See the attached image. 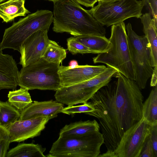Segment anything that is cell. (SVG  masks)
<instances>
[{
    "instance_id": "obj_29",
    "label": "cell",
    "mask_w": 157,
    "mask_h": 157,
    "mask_svg": "<svg viewBox=\"0 0 157 157\" xmlns=\"http://www.w3.org/2000/svg\"><path fill=\"white\" fill-rule=\"evenodd\" d=\"M144 6H145L152 19L157 23V0H142Z\"/></svg>"
},
{
    "instance_id": "obj_24",
    "label": "cell",
    "mask_w": 157,
    "mask_h": 157,
    "mask_svg": "<svg viewBox=\"0 0 157 157\" xmlns=\"http://www.w3.org/2000/svg\"><path fill=\"white\" fill-rule=\"evenodd\" d=\"M66 56L65 49L56 42L50 40L42 58L48 62L60 65Z\"/></svg>"
},
{
    "instance_id": "obj_26",
    "label": "cell",
    "mask_w": 157,
    "mask_h": 157,
    "mask_svg": "<svg viewBox=\"0 0 157 157\" xmlns=\"http://www.w3.org/2000/svg\"><path fill=\"white\" fill-rule=\"evenodd\" d=\"M94 110L93 107L87 102L82 105H69L63 108L60 113L68 115L83 113L92 111Z\"/></svg>"
},
{
    "instance_id": "obj_5",
    "label": "cell",
    "mask_w": 157,
    "mask_h": 157,
    "mask_svg": "<svg viewBox=\"0 0 157 157\" xmlns=\"http://www.w3.org/2000/svg\"><path fill=\"white\" fill-rule=\"evenodd\" d=\"M104 143L103 136L99 131L79 136L59 137L46 156L98 157Z\"/></svg>"
},
{
    "instance_id": "obj_27",
    "label": "cell",
    "mask_w": 157,
    "mask_h": 157,
    "mask_svg": "<svg viewBox=\"0 0 157 157\" xmlns=\"http://www.w3.org/2000/svg\"><path fill=\"white\" fill-rule=\"evenodd\" d=\"M10 143L8 130L0 126V157H6Z\"/></svg>"
},
{
    "instance_id": "obj_20",
    "label": "cell",
    "mask_w": 157,
    "mask_h": 157,
    "mask_svg": "<svg viewBox=\"0 0 157 157\" xmlns=\"http://www.w3.org/2000/svg\"><path fill=\"white\" fill-rule=\"evenodd\" d=\"M46 148L38 144L21 143L7 152L6 157H45Z\"/></svg>"
},
{
    "instance_id": "obj_3",
    "label": "cell",
    "mask_w": 157,
    "mask_h": 157,
    "mask_svg": "<svg viewBox=\"0 0 157 157\" xmlns=\"http://www.w3.org/2000/svg\"><path fill=\"white\" fill-rule=\"evenodd\" d=\"M109 39L112 44L111 48L106 52L98 54L93 58V62L105 64L126 78L135 81L124 21L111 25V36Z\"/></svg>"
},
{
    "instance_id": "obj_9",
    "label": "cell",
    "mask_w": 157,
    "mask_h": 157,
    "mask_svg": "<svg viewBox=\"0 0 157 157\" xmlns=\"http://www.w3.org/2000/svg\"><path fill=\"white\" fill-rule=\"evenodd\" d=\"M125 28L135 81L140 89H144L153 70L150 63L148 41L145 35L140 36L136 34L130 23Z\"/></svg>"
},
{
    "instance_id": "obj_12",
    "label": "cell",
    "mask_w": 157,
    "mask_h": 157,
    "mask_svg": "<svg viewBox=\"0 0 157 157\" xmlns=\"http://www.w3.org/2000/svg\"><path fill=\"white\" fill-rule=\"evenodd\" d=\"M49 120L41 117L16 121L6 128L11 143L20 142L39 136Z\"/></svg>"
},
{
    "instance_id": "obj_30",
    "label": "cell",
    "mask_w": 157,
    "mask_h": 157,
    "mask_svg": "<svg viewBox=\"0 0 157 157\" xmlns=\"http://www.w3.org/2000/svg\"><path fill=\"white\" fill-rule=\"evenodd\" d=\"M150 135L155 157H157V125L151 126Z\"/></svg>"
},
{
    "instance_id": "obj_35",
    "label": "cell",
    "mask_w": 157,
    "mask_h": 157,
    "mask_svg": "<svg viewBox=\"0 0 157 157\" xmlns=\"http://www.w3.org/2000/svg\"><path fill=\"white\" fill-rule=\"evenodd\" d=\"M49 1H52V2L54 3H55V2H59L60 1H61V0H47Z\"/></svg>"
},
{
    "instance_id": "obj_15",
    "label": "cell",
    "mask_w": 157,
    "mask_h": 157,
    "mask_svg": "<svg viewBox=\"0 0 157 157\" xmlns=\"http://www.w3.org/2000/svg\"><path fill=\"white\" fill-rule=\"evenodd\" d=\"M19 72L13 56L0 50V90H16Z\"/></svg>"
},
{
    "instance_id": "obj_16",
    "label": "cell",
    "mask_w": 157,
    "mask_h": 157,
    "mask_svg": "<svg viewBox=\"0 0 157 157\" xmlns=\"http://www.w3.org/2000/svg\"><path fill=\"white\" fill-rule=\"evenodd\" d=\"M140 18L143 26V32L148 42L151 65L154 67L157 66V23L149 13L142 15Z\"/></svg>"
},
{
    "instance_id": "obj_6",
    "label": "cell",
    "mask_w": 157,
    "mask_h": 157,
    "mask_svg": "<svg viewBox=\"0 0 157 157\" xmlns=\"http://www.w3.org/2000/svg\"><path fill=\"white\" fill-rule=\"evenodd\" d=\"M60 65L42 58L22 67L18 76V86L29 90L56 91L61 87L58 73Z\"/></svg>"
},
{
    "instance_id": "obj_22",
    "label": "cell",
    "mask_w": 157,
    "mask_h": 157,
    "mask_svg": "<svg viewBox=\"0 0 157 157\" xmlns=\"http://www.w3.org/2000/svg\"><path fill=\"white\" fill-rule=\"evenodd\" d=\"M28 90L22 87L9 91L8 102L20 112L33 102Z\"/></svg>"
},
{
    "instance_id": "obj_31",
    "label": "cell",
    "mask_w": 157,
    "mask_h": 157,
    "mask_svg": "<svg viewBox=\"0 0 157 157\" xmlns=\"http://www.w3.org/2000/svg\"><path fill=\"white\" fill-rule=\"evenodd\" d=\"M80 4L86 7H93L98 0H76Z\"/></svg>"
},
{
    "instance_id": "obj_28",
    "label": "cell",
    "mask_w": 157,
    "mask_h": 157,
    "mask_svg": "<svg viewBox=\"0 0 157 157\" xmlns=\"http://www.w3.org/2000/svg\"><path fill=\"white\" fill-rule=\"evenodd\" d=\"M139 157H155L150 133L145 140Z\"/></svg>"
},
{
    "instance_id": "obj_37",
    "label": "cell",
    "mask_w": 157,
    "mask_h": 157,
    "mask_svg": "<svg viewBox=\"0 0 157 157\" xmlns=\"http://www.w3.org/2000/svg\"><path fill=\"white\" fill-rule=\"evenodd\" d=\"M109 0H100L99 1L104 2V1H109Z\"/></svg>"
},
{
    "instance_id": "obj_13",
    "label": "cell",
    "mask_w": 157,
    "mask_h": 157,
    "mask_svg": "<svg viewBox=\"0 0 157 157\" xmlns=\"http://www.w3.org/2000/svg\"><path fill=\"white\" fill-rule=\"evenodd\" d=\"M107 67L101 65H78L72 69L59 65L58 73L62 86H67L90 79L103 71Z\"/></svg>"
},
{
    "instance_id": "obj_2",
    "label": "cell",
    "mask_w": 157,
    "mask_h": 157,
    "mask_svg": "<svg viewBox=\"0 0 157 157\" xmlns=\"http://www.w3.org/2000/svg\"><path fill=\"white\" fill-rule=\"evenodd\" d=\"M52 30L77 36L94 35L105 36L106 30L76 0H61L54 3Z\"/></svg>"
},
{
    "instance_id": "obj_7",
    "label": "cell",
    "mask_w": 157,
    "mask_h": 157,
    "mask_svg": "<svg viewBox=\"0 0 157 157\" xmlns=\"http://www.w3.org/2000/svg\"><path fill=\"white\" fill-rule=\"evenodd\" d=\"M117 71L110 67L95 77L77 84L62 86L56 91V101L68 105L88 102L101 88L108 83Z\"/></svg>"
},
{
    "instance_id": "obj_18",
    "label": "cell",
    "mask_w": 157,
    "mask_h": 157,
    "mask_svg": "<svg viewBox=\"0 0 157 157\" xmlns=\"http://www.w3.org/2000/svg\"><path fill=\"white\" fill-rule=\"evenodd\" d=\"M25 0H8L0 3V18L7 23L30 12L25 6Z\"/></svg>"
},
{
    "instance_id": "obj_11",
    "label": "cell",
    "mask_w": 157,
    "mask_h": 157,
    "mask_svg": "<svg viewBox=\"0 0 157 157\" xmlns=\"http://www.w3.org/2000/svg\"><path fill=\"white\" fill-rule=\"evenodd\" d=\"M48 31L39 30L28 37L21 45L19 63L22 67L38 61L42 57L50 41Z\"/></svg>"
},
{
    "instance_id": "obj_32",
    "label": "cell",
    "mask_w": 157,
    "mask_h": 157,
    "mask_svg": "<svg viewBox=\"0 0 157 157\" xmlns=\"http://www.w3.org/2000/svg\"><path fill=\"white\" fill-rule=\"evenodd\" d=\"M150 83L151 86L154 87L157 85V66L154 67L151 75Z\"/></svg>"
},
{
    "instance_id": "obj_23",
    "label": "cell",
    "mask_w": 157,
    "mask_h": 157,
    "mask_svg": "<svg viewBox=\"0 0 157 157\" xmlns=\"http://www.w3.org/2000/svg\"><path fill=\"white\" fill-rule=\"evenodd\" d=\"M20 112L8 102L0 101V126L7 128L18 120Z\"/></svg>"
},
{
    "instance_id": "obj_8",
    "label": "cell",
    "mask_w": 157,
    "mask_h": 157,
    "mask_svg": "<svg viewBox=\"0 0 157 157\" xmlns=\"http://www.w3.org/2000/svg\"><path fill=\"white\" fill-rule=\"evenodd\" d=\"M144 7L141 1L111 0L99 1L89 11L102 25L109 27L130 18H140Z\"/></svg>"
},
{
    "instance_id": "obj_33",
    "label": "cell",
    "mask_w": 157,
    "mask_h": 157,
    "mask_svg": "<svg viewBox=\"0 0 157 157\" xmlns=\"http://www.w3.org/2000/svg\"><path fill=\"white\" fill-rule=\"evenodd\" d=\"M98 157H117L114 151L107 150L105 153L99 154Z\"/></svg>"
},
{
    "instance_id": "obj_4",
    "label": "cell",
    "mask_w": 157,
    "mask_h": 157,
    "mask_svg": "<svg viewBox=\"0 0 157 157\" xmlns=\"http://www.w3.org/2000/svg\"><path fill=\"white\" fill-rule=\"evenodd\" d=\"M52 12L37 10L13 23L4 32L0 50L11 49L19 52L21 45L32 34L39 30L48 31L53 22Z\"/></svg>"
},
{
    "instance_id": "obj_38",
    "label": "cell",
    "mask_w": 157,
    "mask_h": 157,
    "mask_svg": "<svg viewBox=\"0 0 157 157\" xmlns=\"http://www.w3.org/2000/svg\"><path fill=\"white\" fill-rule=\"evenodd\" d=\"M100 0H98V2L99 1H100Z\"/></svg>"
},
{
    "instance_id": "obj_1",
    "label": "cell",
    "mask_w": 157,
    "mask_h": 157,
    "mask_svg": "<svg viewBox=\"0 0 157 157\" xmlns=\"http://www.w3.org/2000/svg\"><path fill=\"white\" fill-rule=\"evenodd\" d=\"M117 82L99 89L90 99L94 110L85 114L99 121L107 150L114 151L124 132L142 117L144 97L135 81L117 72Z\"/></svg>"
},
{
    "instance_id": "obj_17",
    "label": "cell",
    "mask_w": 157,
    "mask_h": 157,
    "mask_svg": "<svg viewBox=\"0 0 157 157\" xmlns=\"http://www.w3.org/2000/svg\"><path fill=\"white\" fill-rule=\"evenodd\" d=\"M97 121L94 120L80 121L66 125L60 129L59 136L69 137L82 135L93 132L99 131Z\"/></svg>"
},
{
    "instance_id": "obj_19",
    "label": "cell",
    "mask_w": 157,
    "mask_h": 157,
    "mask_svg": "<svg viewBox=\"0 0 157 157\" xmlns=\"http://www.w3.org/2000/svg\"><path fill=\"white\" fill-rule=\"evenodd\" d=\"M76 40L90 49L93 54H99L109 51L112 44L105 36L94 35L74 36Z\"/></svg>"
},
{
    "instance_id": "obj_36",
    "label": "cell",
    "mask_w": 157,
    "mask_h": 157,
    "mask_svg": "<svg viewBox=\"0 0 157 157\" xmlns=\"http://www.w3.org/2000/svg\"><path fill=\"white\" fill-rule=\"evenodd\" d=\"M6 0H0V3H1L2 2H3L5 1Z\"/></svg>"
},
{
    "instance_id": "obj_25",
    "label": "cell",
    "mask_w": 157,
    "mask_h": 157,
    "mask_svg": "<svg viewBox=\"0 0 157 157\" xmlns=\"http://www.w3.org/2000/svg\"><path fill=\"white\" fill-rule=\"evenodd\" d=\"M67 45L68 50L73 55L78 53L82 54L87 53L93 54L92 51L77 41L74 36L67 39Z\"/></svg>"
},
{
    "instance_id": "obj_14",
    "label": "cell",
    "mask_w": 157,
    "mask_h": 157,
    "mask_svg": "<svg viewBox=\"0 0 157 157\" xmlns=\"http://www.w3.org/2000/svg\"><path fill=\"white\" fill-rule=\"evenodd\" d=\"M63 108V104L53 100L34 101L21 111L19 120L41 117L51 119L57 117Z\"/></svg>"
},
{
    "instance_id": "obj_34",
    "label": "cell",
    "mask_w": 157,
    "mask_h": 157,
    "mask_svg": "<svg viewBox=\"0 0 157 157\" xmlns=\"http://www.w3.org/2000/svg\"><path fill=\"white\" fill-rule=\"evenodd\" d=\"M69 64V66L72 67H75L78 65L77 61L75 60H71Z\"/></svg>"
},
{
    "instance_id": "obj_10",
    "label": "cell",
    "mask_w": 157,
    "mask_h": 157,
    "mask_svg": "<svg viewBox=\"0 0 157 157\" xmlns=\"http://www.w3.org/2000/svg\"><path fill=\"white\" fill-rule=\"evenodd\" d=\"M151 125L143 117L126 130L114 151L117 157H139Z\"/></svg>"
},
{
    "instance_id": "obj_39",
    "label": "cell",
    "mask_w": 157,
    "mask_h": 157,
    "mask_svg": "<svg viewBox=\"0 0 157 157\" xmlns=\"http://www.w3.org/2000/svg\"></svg>"
},
{
    "instance_id": "obj_21",
    "label": "cell",
    "mask_w": 157,
    "mask_h": 157,
    "mask_svg": "<svg viewBox=\"0 0 157 157\" xmlns=\"http://www.w3.org/2000/svg\"><path fill=\"white\" fill-rule=\"evenodd\" d=\"M153 87L142 106V117L151 126L157 125V86Z\"/></svg>"
}]
</instances>
